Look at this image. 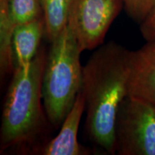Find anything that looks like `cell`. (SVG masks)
<instances>
[{"label": "cell", "instance_id": "cell-1", "mask_svg": "<svg viewBox=\"0 0 155 155\" xmlns=\"http://www.w3.org/2000/svg\"><path fill=\"white\" fill-rule=\"evenodd\" d=\"M130 53L119 44L107 42L97 48L83 66L86 132L108 154H116V119L128 96Z\"/></svg>", "mask_w": 155, "mask_h": 155}, {"label": "cell", "instance_id": "cell-2", "mask_svg": "<svg viewBox=\"0 0 155 155\" xmlns=\"http://www.w3.org/2000/svg\"><path fill=\"white\" fill-rule=\"evenodd\" d=\"M47 53L40 48L30 67L15 70L4 104L0 133L1 154L7 150L30 152L48 121L42 107V83Z\"/></svg>", "mask_w": 155, "mask_h": 155}, {"label": "cell", "instance_id": "cell-3", "mask_svg": "<svg viewBox=\"0 0 155 155\" xmlns=\"http://www.w3.org/2000/svg\"><path fill=\"white\" fill-rule=\"evenodd\" d=\"M50 45L42 76V104L48 122L59 129L82 87V52L68 25Z\"/></svg>", "mask_w": 155, "mask_h": 155}, {"label": "cell", "instance_id": "cell-4", "mask_svg": "<svg viewBox=\"0 0 155 155\" xmlns=\"http://www.w3.org/2000/svg\"><path fill=\"white\" fill-rule=\"evenodd\" d=\"M115 144L119 155H155L154 104L126 97L116 115Z\"/></svg>", "mask_w": 155, "mask_h": 155}, {"label": "cell", "instance_id": "cell-5", "mask_svg": "<svg viewBox=\"0 0 155 155\" xmlns=\"http://www.w3.org/2000/svg\"><path fill=\"white\" fill-rule=\"evenodd\" d=\"M123 6V0H73L68 25L81 52L104 44L108 29Z\"/></svg>", "mask_w": 155, "mask_h": 155}, {"label": "cell", "instance_id": "cell-6", "mask_svg": "<svg viewBox=\"0 0 155 155\" xmlns=\"http://www.w3.org/2000/svg\"><path fill=\"white\" fill-rule=\"evenodd\" d=\"M85 111V99L81 92L78 94L73 107L60 127L55 138L35 147L31 154L41 155H88L91 151L78 140V131Z\"/></svg>", "mask_w": 155, "mask_h": 155}, {"label": "cell", "instance_id": "cell-7", "mask_svg": "<svg viewBox=\"0 0 155 155\" xmlns=\"http://www.w3.org/2000/svg\"><path fill=\"white\" fill-rule=\"evenodd\" d=\"M128 96L155 105V40L147 41L140 49L131 51Z\"/></svg>", "mask_w": 155, "mask_h": 155}, {"label": "cell", "instance_id": "cell-8", "mask_svg": "<svg viewBox=\"0 0 155 155\" xmlns=\"http://www.w3.org/2000/svg\"><path fill=\"white\" fill-rule=\"evenodd\" d=\"M44 34L45 26L43 17L15 28L12 40L14 71L30 66L41 48L40 43Z\"/></svg>", "mask_w": 155, "mask_h": 155}, {"label": "cell", "instance_id": "cell-9", "mask_svg": "<svg viewBox=\"0 0 155 155\" xmlns=\"http://www.w3.org/2000/svg\"><path fill=\"white\" fill-rule=\"evenodd\" d=\"M72 2L73 0H40L45 35L50 42L67 27Z\"/></svg>", "mask_w": 155, "mask_h": 155}, {"label": "cell", "instance_id": "cell-10", "mask_svg": "<svg viewBox=\"0 0 155 155\" xmlns=\"http://www.w3.org/2000/svg\"><path fill=\"white\" fill-rule=\"evenodd\" d=\"M16 27L11 17L9 0H0V72L5 78L14 71L12 40Z\"/></svg>", "mask_w": 155, "mask_h": 155}, {"label": "cell", "instance_id": "cell-11", "mask_svg": "<svg viewBox=\"0 0 155 155\" xmlns=\"http://www.w3.org/2000/svg\"><path fill=\"white\" fill-rule=\"evenodd\" d=\"M9 7L15 27L43 17L40 0H9Z\"/></svg>", "mask_w": 155, "mask_h": 155}, {"label": "cell", "instance_id": "cell-12", "mask_svg": "<svg viewBox=\"0 0 155 155\" xmlns=\"http://www.w3.org/2000/svg\"><path fill=\"white\" fill-rule=\"evenodd\" d=\"M123 2L128 15L139 22L146 18L155 4V0H123Z\"/></svg>", "mask_w": 155, "mask_h": 155}, {"label": "cell", "instance_id": "cell-13", "mask_svg": "<svg viewBox=\"0 0 155 155\" xmlns=\"http://www.w3.org/2000/svg\"><path fill=\"white\" fill-rule=\"evenodd\" d=\"M140 30L147 41L155 40V4L146 18L141 22Z\"/></svg>", "mask_w": 155, "mask_h": 155}]
</instances>
